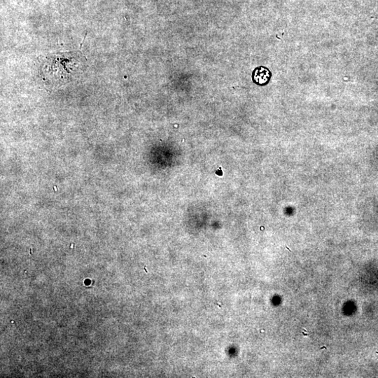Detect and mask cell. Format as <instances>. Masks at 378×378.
<instances>
[{
    "mask_svg": "<svg viewBox=\"0 0 378 378\" xmlns=\"http://www.w3.org/2000/svg\"><path fill=\"white\" fill-rule=\"evenodd\" d=\"M84 59L80 53H61L47 57L42 67V77L49 85H63L82 70Z\"/></svg>",
    "mask_w": 378,
    "mask_h": 378,
    "instance_id": "6da1fadb",
    "label": "cell"
},
{
    "mask_svg": "<svg viewBox=\"0 0 378 378\" xmlns=\"http://www.w3.org/2000/svg\"><path fill=\"white\" fill-rule=\"evenodd\" d=\"M271 73L269 69L259 67L255 69L253 73V80L258 85H265L271 79Z\"/></svg>",
    "mask_w": 378,
    "mask_h": 378,
    "instance_id": "7a4b0ae2",
    "label": "cell"
}]
</instances>
